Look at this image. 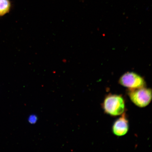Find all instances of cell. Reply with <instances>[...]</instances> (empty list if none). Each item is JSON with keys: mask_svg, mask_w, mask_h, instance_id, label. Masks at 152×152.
<instances>
[{"mask_svg": "<svg viewBox=\"0 0 152 152\" xmlns=\"http://www.w3.org/2000/svg\"><path fill=\"white\" fill-rule=\"evenodd\" d=\"M129 123L126 114L124 113L121 116L116 120L112 127L113 134L117 136L126 134L129 130Z\"/></svg>", "mask_w": 152, "mask_h": 152, "instance_id": "4", "label": "cell"}, {"mask_svg": "<svg viewBox=\"0 0 152 152\" xmlns=\"http://www.w3.org/2000/svg\"><path fill=\"white\" fill-rule=\"evenodd\" d=\"M28 123L31 124H35L38 121V117L35 115H31L28 116Z\"/></svg>", "mask_w": 152, "mask_h": 152, "instance_id": "6", "label": "cell"}, {"mask_svg": "<svg viewBox=\"0 0 152 152\" xmlns=\"http://www.w3.org/2000/svg\"><path fill=\"white\" fill-rule=\"evenodd\" d=\"M119 83L128 89L141 88L146 86L144 78L133 72H128L123 74L119 80Z\"/></svg>", "mask_w": 152, "mask_h": 152, "instance_id": "3", "label": "cell"}, {"mask_svg": "<svg viewBox=\"0 0 152 152\" xmlns=\"http://www.w3.org/2000/svg\"><path fill=\"white\" fill-rule=\"evenodd\" d=\"M102 106L104 113L112 116H117L124 113L125 101L121 95L109 94L104 98Z\"/></svg>", "mask_w": 152, "mask_h": 152, "instance_id": "1", "label": "cell"}, {"mask_svg": "<svg viewBox=\"0 0 152 152\" xmlns=\"http://www.w3.org/2000/svg\"><path fill=\"white\" fill-rule=\"evenodd\" d=\"M127 93L133 103L138 107H145L151 102V89L146 86L138 88L128 89Z\"/></svg>", "mask_w": 152, "mask_h": 152, "instance_id": "2", "label": "cell"}, {"mask_svg": "<svg viewBox=\"0 0 152 152\" xmlns=\"http://www.w3.org/2000/svg\"><path fill=\"white\" fill-rule=\"evenodd\" d=\"M11 4L9 0H0V17L4 16L10 10Z\"/></svg>", "mask_w": 152, "mask_h": 152, "instance_id": "5", "label": "cell"}]
</instances>
